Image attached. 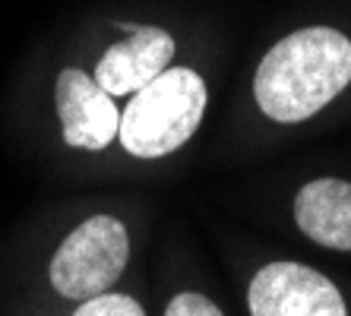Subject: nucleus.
<instances>
[{
    "label": "nucleus",
    "instance_id": "nucleus-1",
    "mask_svg": "<svg viewBox=\"0 0 351 316\" xmlns=\"http://www.w3.org/2000/svg\"><path fill=\"white\" fill-rule=\"evenodd\" d=\"M351 82V41L339 29H298L263 57L254 80L256 105L278 123H301Z\"/></svg>",
    "mask_w": 351,
    "mask_h": 316
},
{
    "label": "nucleus",
    "instance_id": "nucleus-2",
    "mask_svg": "<svg viewBox=\"0 0 351 316\" xmlns=\"http://www.w3.org/2000/svg\"><path fill=\"white\" fill-rule=\"evenodd\" d=\"M206 111V82L196 70H162L152 82L133 92L121 114L123 149L136 158H162L196 133Z\"/></svg>",
    "mask_w": 351,
    "mask_h": 316
},
{
    "label": "nucleus",
    "instance_id": "nucleus-3",
    "mask_svg": "<svg viewBox=\"0 0 351 316\" xmlns=\"http://www.w3.org/2000/svg\"><path fill=\"white\" fill-rule=\"evenodd\" d=\"M130 260V237L123 221L92 215L73 228L51 260V284L60 297H95L121 278Z\"/></svg>",
    "mask_w": 351,
    "mask_h": 316
},
{
    "label": "nucleus",
    "instance_id": "nucleus-4",
    "mask_svg": "<svg viewBox=\"0 0 351 316\" xmlns=\"http://www.w3.org/2000/svg\"><path fill=\"white\" fill-rule=\"evenodd\" d=\"M250 316H348L345 297L323 272L301 263H269L250 282Z\"/></svg>",
    "mask_w": 351,
    "mask_h": 316
},
{
    "label": "nucleus",
    "instance_id": "nucleus-5",
    "mask_svg": "<svg viewBox=\"0 0 351 316\" xmlns=\"http://www.w3.org/2000/svg\"><path fill=\"white\" fill-rule=\"evenodd\" d=\"M58 114L66 146L73 149H105L121 130V111L92 76L70 66L58 76Z\"/></svg>",
    "mask_w": 351,
    "mask_h": 316
},
{
    "label": "nucleus",
    "instance_id": "nucleus-6",
    "mask_svg": "<svg viewBox=\"0 0 351 316\" xmlns=\"http://www.w3.org/2000/svg\"><path fill=\"white\" fill-rule=\"evenodd\" d=\"M174 57V38L165 29H136L127 41H117L114 48L98 60L95 82L108 95H133L146 82H152L162 70H168Z\"/></svg>",
    "mask_w": 351,
    "mask_h": 316
},
{
    "label": "nucleus",
    "instance_id": "nucleus-7",
    "mask_svg": "<svg viewBox=\"0 0 351 316\" xmlns=\"http://www.w3.org/2000/svg\"><path fill=\"white\" fill-rule=\"evenodd\" d=\"M294 221L304 234L329 250H351V184L319 178L294 199Z\"/></svg>",
    "mask_w": 351,
    "mask_h": 316
},
{
    "label": "nucleus",
    "instance_id": "nucleus-8",
    "mask_svg": "<svg viewBox=\"0 0 351 316\" xmlns=\"http://www.w3.org/2000/svg\"><path fill=\"white\" fill-rule=\"evenodd\" d=\"M73 316H146V310L139 307L127 294H95L76 310Z\"/></svg>",
    "mask_w": 351,
    "mask_h": 316
},
{
    "label": "nucleus",
    "instance_id": "nucleus-9",
    "mask_svg": "<svg viewBox=\"0 0 351 316\" xmlns=\"http://www.w3.org/2000/svg\"><path fill=\"white\" fill-rule=\"evenodd\" d=\"M165 316H225L219 307H215L209 297H203V294H178V297H171V304H168V310H165Z\"/></svg>",
    "mask_w": 351,
    "mask_h": 316
}]
</instances>
